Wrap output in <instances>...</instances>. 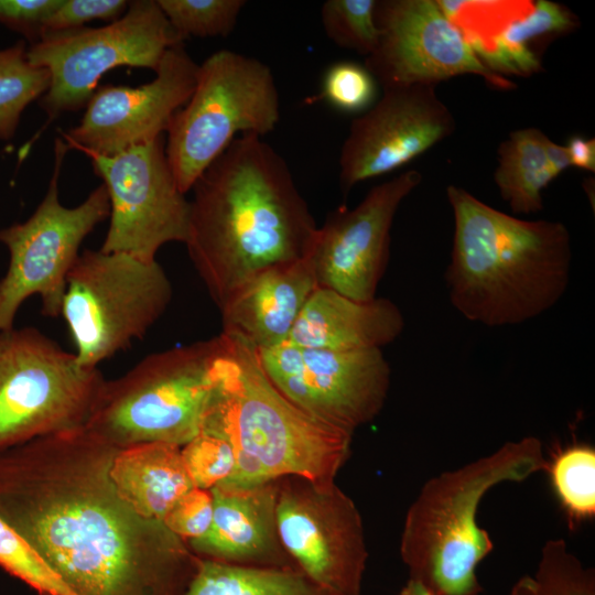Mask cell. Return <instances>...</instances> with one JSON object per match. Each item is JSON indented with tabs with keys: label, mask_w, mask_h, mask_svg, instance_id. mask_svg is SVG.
Here are the masks:
<instances>
[{
	"label": "cell",
	"mask_w": 595,
	"mask_h": 595,
	"mask_svg": "<svg viewBox=\"0 0 595 595\" xmlns=\"http://www.w3.org/2000/svg\"><path fill=\"white\" fill-rule=\"evenodd\" d=\"M101 466L47 478L26 443L3 451L0 517L78 595H185L198 559L162 521L132 512Z\"/></svg>",
	"instance_id": "6da1fadb"
},
{
	"label": "cell",
	"mask_w": 595,
	"mask_h": 595,
	"mask_svg": "<svg viewBox=\"0 0 595 595\" xmlns=\"http://www.w3.org/2000/svg\"><path fill=\"white\" fill-rule=\"evenodd\" d=\"M192 190L185 245L219 310L262 270L310 256L318 226L261 137H237Z\"/></svg>",
	"instance_id": "7a4b0ae2"
},
{
	"label": "cell",
	"mask_w": 595,
	"mask_h": 595,
	"mask_svg": "<svg viewBox=\"0 0 595 595\" xmlns=\"http://www.w3.org/2000/svg\"><path fill=\"white\" fill-rule=\"evenodd\" d=\"M446 195L454 237L445 282L452 305L466 320L516 325L560 301L573 256L564 224L506 214L456 185H448Z\"/></svg>",
	"instance_id": "3957f363"
},
{
	"label": "cell",
	"mask_w": 595,
	"mask_h": 595,
	"mask_svg": "<svg viewBox=\"0 0 595 595\" xmlns=\"http://www.w3.org/2000/svg\"><path fill=\"white\" fill-rule=\"evenodd\" d=\"M223 355L213 366V392L201 432L227 441L231 476L218 485L251 489L289 476L335 482L350 454L353 433L301 410L270 381L257 348L220 333Z\"/></svg>",
	"instance_id": "277c9868"
},
{
	"label": "cell",
	"mask_w": 595,
	"mask_h": 595,
	"mask_svg": "<svg viewBox=\"0 0 595 595\" xmlns=\"http://www.w3.org/2000/svg\"><path fill=\"white\" fill-rule=\"evenodd\" d=\"M540 440L527 436L489 455L429 479L405 515L400 555L409 578L434 595H480L479 563L491 552L489 533L477 523L483 497L505 482L547 469Z\"/></svg>",
	"instance_id": "5b68a950"
},
{
	"label": "cell",
	"mask_w": 595,
	"mask_h": 595,
	"mask_svg": "<svg viewBox=\"0 0 595 595\" xmlns=\"http://www.w3.org/2000/svg\"><path fill=\"white\" fill-rule=\"evenodd\" d=\"M225 347L219 334L144 357L125 377L104 383L86 428L109 442L184 446L201 433L213 366Z\"/></svg>",
	"instance_id": "8992f818"
},
{
	"label": "cell",
	"mask_w": 595,
	"mask_h": 595,
	"mask_svg": "<svg viewBox=\"0 0 595 595\" xmlns=\"http://www.w3.org/2000/svg\"><path fill=\"white\" fill-rule=\"evenodd\" d=\"M279 120V91L267 64L230 50L209 55L166 129L165 153L178 190H192L238 133L262 138Z\"/></svg>",
	"instance_id": "52a82bcc"
},
{
	"label": "cell",
	"mask_w": 595,
	"mask_h": 595,
	"mask_svg": "<svg viewBox=\"0 0 595 595\" xmlns=\"http://www.w3.org/2000/svg\"><path fill=\"white\" fill-rule=\"evenodd\" d=\"M171 300V282L156 259L84 250L67 275L61 311L79 364L97 368L129 348L162 316Z\"/></svg>",
	"instance_id": "ba28073f"
},
{
	"label": "cell",
	"mask_w": 595,
	"mask_h": 595,
	"mask_svg": "<svg viewBox=\"0 0 595 595\" xmlns=\"http://www.w3.org/2000/svg\"><path fill=\"white\" fill-rule=\"evenodd\" d=\"M105 381L33 327L0 332V453L85 428Z\"/></svg>",
	"instance_id": "9c48e42d"
},
{
	"label": "cell",
	"mask_w": 595,
	"mask_h": 595,
	"mask_svg": "<svg viewBox=\"0 0 595 595\" xmlns=\"http://www.w3.org/2000/svg\"><path fill=\"white\" fill-rule=\"evenodd\" d=\"M68 151L64 139L54 142V169L47 192L25 221L0 229V242L10 262L0 280V332L13 327L19 307L39 295L42 314L61 315L67 275L79 256L86 236L109 217L110 205L104 184L76 207H65L58 197L61 167Z\"/></svg>",
	"instance_id": "30bf717a"
},
{
	"label": "cell",
	"mask_w": 595,
	"mask_h": 595,
	"mask_svg": "<svg viewBox=\"0 0 595 595\" xmlns=\"http://www.w3.org/2000/svg\"><path fill=\"white\" fill-rule=\"evenodd\" d=\"M183 42L156 0L129 1L125 14L101 28L46 32L26 50L51 80L40 106L50 120L87 105L100 77L121 67L158 69L166 50Z\"/></svg>",
	"instance_id": "8fae6325"
},
{
	"label": "cell",
	"mask_w": 595,
	"mask_h": 595,
	"mask_svg": "<svg viewBox=\"0 0 595 595\" xmlns=\"http://www.w3.org/2000/svg\"><path fill=\"white\" fill-rule=\"evenodd\" d=\"M277 531L295 567L339 595H361L368 551L363 519L335 482L278 480Z\"/></svg>",
	"instance_id": "7c38bea8"
},
{
	"label": "cell",
	"mask_w": 595,
	"mask_h": 595,
	"mask_svg": "<svg viewBox=\"0 0 595 595\" xmlns=\"http://www.w3.org/2000/svg\"><path fill=\"white\" fill-rule=\"evenodd\" d=\"M272 385L310 415L354 433L381 411L390 367L380 348L334 350L285 340L257 349Z\"/></svg>",
	"instance_id": "4fadbf2b"
},
{
	"label": "cell",
	"mask_w": 595,
	"mask_h": 595,
	"mask_svg": "<svg viewBox=\"0 0 595 595\" xmlns=\"http://www.w3.org/2000/svg\"><path fill=\"white\" fill-rule=\"evenodd\" d=\"M104 181L110 225L100 248L155 260L169 242L185 244L190 202L176 184L163 136L111 156L89 155Z\"/></svg>",
	"instance_id": "5bb4252c"
},
{
	"label": "cell",
	"mask_w": 595,
	"mask_h": 595,
	"mask_svg": "<svg viewBox=\"0 0 595 595\" xmlns=\"http://www.w3.org/2000/svg\"><path fill=\"white\" fill-rule=\"evenodd\" d=\"M379 40L364 66L382 89L437 85L461 75H478L509 89L512 83L491 72L467 35L433 0H380L375 8Z\"/></svg>",
	"instance_id": "9a60e30c"
},
{
	"label": "cell",
	"mask_w": 595,
	"mask_h": 595,
	"mask_svg": "<svg viewBox=\"0 0 595 595\" xmlns=\"http://www.w3.org/2000/svg\"><path fill=\"white\" fill-rule=\"evenodd\" d=\"M456 129L435 85L382 89L355 118L339 154V183L347 194L356 184L396 171L448 138Z\"/></svg>",
	"instance_id": "2e32d148"
},
{
	"label": "cell",
	"mask_w": 595,
	"mask_h": 595,
	"mask_svg": "<svg viewBox=\"0 0 595 595\" xmlns=\"http://www.w3.org/2000/svg\"><path fill=\"white\" fill-rule=\"evenodd\" d=\"M197 72L183 42L169 47L150 83L97 87L80 123L64 133L65 143L88 156H111L163 136L192 96Z\"/></svg>",
	"instance_id": "e0dca14e"
},
{
	"label": "cell",
	"mask_w": 595,
	"mask_h": 595,
	"mask_svg": "<svg viewBox=\"0 0 595 595\" xmlns=\"http://www.w3.org/2000/svg\"><path fill=\"white\" fill-rule=\"evenodd\" d=\"M421 182L419 171L408 170L374 186L353 209L327 217L310 253L318 286L360 302L376 298L389 261L394 216Z\"/></svg>",
	"instance_id": "ac0fdd59"
},
{
	"label": "cell",
	"mask_w": 595,
	"mask_h": 595,
	"mask_svg": "<svg viewBox=\"0 0 595 595\" xmlns=\"http://www.w3.org/2000/svg\"><path fill=\"white\" fill-rule=\"evenodd\" d=\"M277 490L278 480L251 489L212 488L210 527L191 547L217 562L298 570L278 536Z\"/></svg>",
	"instance_id": "d6986e66"
},
{
	"label": "cell",
	"mask_w": 595,
	"mask_h": 595,
	"mask_svg": "<svg viewBox=\"0 0 595 595\" xmlns=\"http://www.w3.org/2000/svg\"><path fill=\"white\" fill-rule=\"evenodd\" d=\"M310 256L262 270L220 309L223 332L257 349L289 339L305 303L317 289Z\"/></svg>",
	"instance_id": "ffe728a7"
},
{
	"label": "cell",
	"mask_w": 595,
	"mask_h": 595,
	"mask_svg": "<svg viewBox=\"0 0 595 595\" xmlns=\"http://www.w3.org/2000/svg\"><path fill=\"white\" fill-rule=\"evenodd\" d=\"M404 327L400 309L389 299L360 302L317 286L301 311L289 342L311 348H381Z\"/></svg>",
	"instance_id": "44dd1931"
},
{
	"label": "cell",
	"mask_w": 595,
	"mask_h": 595,
	"mask_svg": "<svg viewBox=\"0 0 595 595\" xmlns=\"http://www.w3.org/2000/svg\"><path fill=\"white\" fill-rule=\"evenodd\" d=\"M116 455L108 468L111 485L121 501L142 519L162 521L173 504L194 487L177 445L139 443Z\"/></svg>",
	"instance_id": "7402d4cb"
},
{
	"label": "cell",
	"mask_w": 595,
	"mask_h": 595,
	"mask_svg": "<svg viewBox=\"0 0 595 595\" xmlns=\"http://www.w3.org/2000/svg\"><path fill=\"white\" fill-rule=\"evenodd\" d=\"M547 139L540 129L528 127L512 131L498 148L494 181L515 215L542 210V191L558 177L547 158Z\"/></svg>",
	"instance_id": "603a6c76"
},
{
	"label": "cell",
	"mask_w": 595,
	"mask_h": 595,
	"mask_svg": "<svg viewBox=\"0 0 595 595\" xmlns=\"http://www.w3.org/2000/svg\"><path fill=\"white\" fill-rule=\"evenodd\" d=\"M577 25L575 15L564 6L539 0L526 15L510 21L496 34L490 48L477 55L498 75L529 76L541 67L532 45L539 40L571 32Z\"/></svg>",
	"instance_id": "cb8c5ba5"
},
{
	"label": "cell",
	"mask_w": 595,
	"mask_h": 595,
	"mask_svg": "<svg viewBox=\"0 0 595 595\" xmlns=\"http://www.w3.org/2000/svg\"><path fill=\"white\" fill-rule=\"evenodd\" d=\"M185 595H339L295 569L198 560Z\"/></svg>",
	"instance_id": "d4e9b609"
},
{
	"label": "cell",
	"mask_w": 595,
	"mask_h": 595,
	"mask_svg": "<svg viewBox=\"0 0 595 595\" xmlns=\"http://www.w3.org/2000/svg\"><path fill=\"white\" fill-rule=\"evenodd\" d=\"M24 41L0 50V139H11L21 115L33 100L44 95L51 76L46 68L32 65Z\"/></svg>",
	"instance_id": "484cf974"
},
{
	"label": "cell",
	"mask_w": 595,
	"mask_h": 595,
	"mask_svg": "<svg viewBox=\"0 0 595 595\" xmlns=\"http://www.w3.org/2000/svg\"><path fill=\"white\" fill-rule=\"evenodd\" d=\"M554 491L572 521L595 515V451L573 445L556 454L547 467Z\"/></svg>",
	"instance_id": "4316f807"
},
{
	"label": "cell",
	"mask_w": 595,
	"mask_h": 595,
	"mask_svg": "<svg viewBox=\"0 0 595 595\" xmlns=\"http://www.w3.org/2000/svg\"><path fill=\"white\" fill-rule=\"evenodd\" d=\"M171 26L184 41L190 36H227L246 6L244 0H156Z\"/></svg>",
	"instance_id": "83f0119b"
},
{
	"label": "cell",
	"mask_w": 595,
	"mask_h": 595,
	"mask_svg": "<svg viewBox=\"0 0 595 595\" xmlns=\"http://www.w3.org/2000/svg\"><path fill=\"white\" fill-rule=\"evenodd\" d=\"M376 3V0L325 1L321 7V22L326 36L342 48L369 56L379 40Z\"/></svg>",
	"instance_id": "f1b7e54d"
},
{
	"label": "cell",
	"mask_w": 595,
	"mask_h": 595,
	"mask_svg": "<svg viewBox=\"0 0 595 595\" xmlns=\"http://www.w3.org/2000/svg\"><path fill=\"white\" fill-rule=\"evenodd\" d=\"M0 565L46 595H78L35 547L1 517Z\"/></svg>",
	"instance_id": "f546056e"
},
{
	"label": "cell",
	"mask_w": 595,
	"mask_h": 595,
	"mask_svg": "<svg viewBox=\"0 0 595 595\" xmlns=\"http://www.w3.org/2000/svg\"><path fill=\"white\" fill-rule=\"evenodd\" d=\"M537 595H595V573L586 567L562 539L542 548L534 576Z\"/></svg>",
	"instance_id": "4dcf8cb0"
},
{
	"label": "cell",
	"mask_w": 595,
	"mask_h": 595,
	"mask_svg": "<svg viewBox=\"0 0 595 595\" xmlns=\"http://www.w3.org/2000/svg\"><path fill=\"white\" fill-rule=\"evenodd\" d=\"M187 475L194 487L212 489L226 482L235 469V454L224 439L201 432L181 447Z\"/></svg>",
	"instance_id": "1f68e13d"
},
{
	"label": "cell",
	"mask_w": 595,
	"mask_h": 595,
	"mask_svg": "<svg viewBox=\"0 0 595 595\" xmlns=\"http://www.w3.org/2000/svg\"><path fill=\"white\" fill-rule=\"evenodd\" d=\"M376 93L377 83L364 65L339 62L326 69L321 95L340 111L360 112L374 105Z\"/></svg>",
	"instance_id": "d6a6232c"
},
{
	"label": "cell",
	"mask_w": 595,
	"mask_h": 595,
	"mask_svg": "<svg viewBox=\"0 0 595 595\" xmlns=\"http://www.w3.org/2000/svg\"><path fill=\"white\" fill-rule=\"evenodd\" d=\"M213 511L210 489L193 487L173 504L162 522L175 536L192 541L202 538L208 531Z\"/></svg>",
	"instance_id": "836d02e7"
},
{
	"label": "cell",
	"mask_w": 595,
	"mask_h": 595,
	"mask_svg": "<svg viewBox=\"0 0 595 595\" xmlns=\"http://www.w3.org/2000/svg\"><path fill=\"white\" fill-rule=\"evenodd\" d=\"M126 0H63L48 19L45 32H57L84 26L94 19L113 22L127 11Z\"/></svg>",
	"instance_id": "e575fe53"
},
{
	"label": "cell",
	"mask_w": 595,
	"mask_h": 595,
	"mask_svg": "<svg viewBox=\"0 0 595 595\" xmlns=\"http://www.w3.org/2000/svg\"><path fill=\"white\" fill-rule=\"evenodd\" d=\"M63 0H0V23L22 34L31 44L45 32L48 19Z\"/></svg>",
	"instance_id": "d590c367"
},
{
	"label": "cell",
	"mask_w": 595,
	"mask_h": 595,
	"mask_svg": "<svg viewBox=\"0 0 595 595\" xmlns=\"http://www.w3.org/2000/svg\"><path fill=\"white\" fill-rule=\"evenodd\" d=\"M571 165L595 172V139L572 136L565 145Z\"/></svg>",
	"instance_id": "8d00e7d4"
},
{
	"label": "cell",
	"mask_w": 595,
	"mask_h": 595,
	"mask_svg": "<svg viewBox=\"0 0 595 595\" xmlns=\"http://www.w3.org/2000/svg\"><path fill=\"white\" fill-rule=\"evenodd\" d=\"M545 153L549 164L556 176L571 166L570 158L565 145L554 143L549 138L545 142Z\"/></svg>",
	"instance_id": "74e56055"
},
{
	"label": "cell",
	"mask_w": 595,
	"mask_h": 595,
	"mask_svg": "<svg viewBox=\"0 0 595 595\" xmlns=\"http://www.w3.org/2000/svg\"><path fill=\"white\" fill-rule=\"evenodd\" d=\"M510 595H537L532 576H522L512 586Z\"/></svg>",
	"instance_id": "f35d334b"
},
{
	"label": "cell",
	"mask_w": 595,
	"mask_h": 595,
	"mask_svg": "<svg viewBox=\"0 0 595 595\" xmlns=\"http://www.w3.org/2000/svg\"><path fill=\"white\" fill-rule=\"evenodd\" d=\"M398 595H434V594L422 583L415 580L409 578Z\"/></svg>",
	"instance_id": "ab89813d"
}]
</instances>
